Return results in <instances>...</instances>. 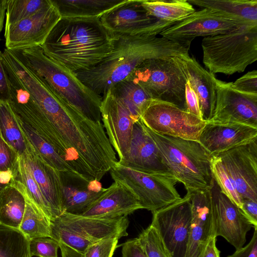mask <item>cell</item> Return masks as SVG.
I'll return each instance as SVG.
<instances>
[{
	"label": "cell",
	"mask_w": 257,
	"mask_h": 257,
	"mask_svg": "<svg viewBox=\"0 0 257 257\" xmlns=\"http://www.w3.org/2000/svg\"><path fill=\"white\" fill-rule=\"evenodd\" d=\"M112 36L113 49L107 56L93 68L75 73L85 85L101 97L127 79L144 61L181 57L189 54L190 47L162 36Z\"/></svg>",
	"instance_id": "1"
},
{
	"label": "cell",
	"mask_w": 257,
	"mask_h": 257,
	"mask_svg": "<svg viewBox=\"0 0 257 257\" xmlns=\"http://www.w3.org/2000/svg\"><path fill=\"white\" fill-rule=\"evenodd\" d=\"M41 47L46 56L76 73L93 68L107 56L113 37L99 18H61Z\"/></svg>",
	"instance_id": "2"
},
{
	"label": "cell",
	"mask_w": 257,
	"mask_h": 257,
	"mask_svg": "<svg viewBox=\"0 0 257 257\" xmlns=\"http://www.w3.org/2000/svg\"><path fill=\"white\" fill-rule=\"evenodd\" d=\"M40 81L89 119L101 122L102 97L75 73L46 56L41 46L12 51Z\"/></svg>",
	"instance_id": "3"
},
{
	"label": "cell",
	"mask_w": 257,
	"mask_h": 257,
	"mask_svg": "<svg viewBox=\"0 0 257 257\" xmlns=\"http://www.w3.org/2000/svg\"><path fill=\"white\" fill-rule=\"evenodd\" d=\"M142 123L163 162L178 182L183 184L186 191L210 189L213 181L212 156L199 142L161 135Z\"/></svg>",
	"instance_id": "4"
},
{
	"label": "cell",
	"mask_w": 257,
	"mask_h": 257,
	"mask_svg": "<svg viewBox=\"0 0 257 257\" xmlns=\"http://www.w3.org/2000/svg\"><path fill=\"white\" fill-rule=\"evenodd\" d=\"M201 46L203 63L210 73L242 72L257 60V25L205 37Z\"/></svg>",
	"instance_id": "5"
},
{
	"label": "cell",
	"mask_w": 257,
	"mask_h": 257,
	"mask_svg": "<svg viewBox=\"0 0 257 257\" xmlns=\"http://www.w3.org/2000/svg\"><path fill=\"white\" fill-rule=\"evenodd\" d=\"M128 224L127 216L101 219L64 212L51 221V237L83 253L102 239L127 236Z\"/></svg>",
	"instance_id": "6"
},
{
	"label": "cell",
	"mask_w": 257,
	"mask_h": 257,
	"mask_svg": "<svg viewBox=\"0 0 257 257\" xmlns=\"http://www.w3.org/2000/svg\"><path fill=\"white\" fill-rule=\"evenodd\" d=\"M127 79L141 86L152 99L186 110L187 80L174 57L146 60Z\"/></svg>",
	"instance_id": "7"
},
{
	"label": "cell",
	"mask_w": 257,
	"mask_h": 257,
	"mask_svg": "<svg viewBox=\"0 0 257 257\" xmlns=\"http://www.w3.org/2000/svg\"><path fill=\"white\" fill-rule=\"evenodd\" d=\"M109 171L113 180L127 185L138 198L142 208L152 213L181 198L175 187L178 182L171 173L140 171L117 161Z\"/></svg>",
	"instance_id": "8"
},
{
	"label": "cell",
	"mask_w": 257,
	"mask_h": 257,
	"mask_svg": "<svg viewBox=\"0 0 257 257\" xmlns=\"http://www.w3.org/2000/svg\"><path fill=\"white\" fill-rule=\"evenodd\" d=\"M140 119L157 134L197 142L207 122L174 104L153 99Z\"/></svg>",
	"instance_id": "9"
},
{
	"label": "cell",
	"mask_w": 257,
	"mask_h": 257,
	"mask_svg": "<svg viewBox=\"0 0 257 257\" xmlns=\"http://www.w3.org/2000/svg\"><path fill=\"white\" fill-rule=\"evenodd\" d=\"M257 25L217 10L204 8L176 22L159 35L172 41L190 46L197 37H208L235 31Z\"/></svg>",
	"instance_id": "10"
},
{
	"label": "cell",
	"mask_w": 257,
	"mask_h": 257,
	"mask_svg": "<svg viewBox=\"0 0 257 257\" xmlns=\"http://www.w3.org/2000/svg\"><path fill=\"white\" fill-rule=\"evenodd\" d=\"M151 225L157 230L172 257H185L191 223L190 192L152 212Z\"/></svg>",
	"instance_id": "11"
},
{
	"label": "cell",
	"mask_w": 257,
	"mask_h": 257,
	"mask_svg": "<svg viewBox=\"0 0 257 257\" xmlns=\"http://www.w3.org/2000/svg\"><path fill=\"white\" fill-rule=\"evenodd\" d=\"M143 1L124 0L100 17L102 24L112 35L134 36H157L176 23L150 16L143 6Z\"/></svg>",
	"instance_id": "12"
},
{
	"label": "cell",
	"mask_w": 257,
	"mask_h": 257,
	"mask_svg": "<svg viewBox=\"0 0 257 257\" xmlns=\"http://www.w3.org/2000/svg\"><path fill=\"white\" fill-rule=\"evenodd\" d=\"M209 192L214 236L223 237L236 249L241 248L253 225L241 209L221 191L213 177Z\"/></svg>",
	"instance_id": "13"
},
{
	"label": "cell",
	"mask_w": 257,
	"mask_h": 257,
	"mask_svg": "<svg viewBox=\"0 0 257 257\" xmlns=\"http://www.w3.org/2000/svg\"><path fill=\"white\" fill-rule=\"evenodd\" d=\"M207 122L257 127V94L238 91L233 88L231 82L217 79L215 109Z\"/></svg>",
	"instance_id": "14"
},
{
	"label": "cell",
	"mask_w": 257,
	"mask_h": 257,
	"mask_svg": "<svg viewBox=\"0 0 257 257\" xmlns=\"http://www.w3.org/2000/svg\"><path fill=\"white\" fill-rule=\"evenodd\" d=\"M61 19L58 10L52 3L34 15L5 27L6 49L16 51L41 46Z\"/></svg>",
	"instance_id": "15"
},
{
	"label": "cell",
	"mask_w": 257,
	"mask_h": 257,
	"mask_svg": "<svg viewBox=\"0 0 257 257\" xmlns=\"http://www.w3.org/2000/svg\"><path fill=\"white\" fill-rule=\"evenodd\" d=\"M214 155L233 179L242 200L257 202V139Z\"/></svg>",
	"instance_id": "16"
},
{
	"label": "cell",
	"mask_w": 257,
	"mask_h": 257,
	"mask_svg": "<svg viewBox=\"0 0 257 257\" xmlns=\"http://www.w3.org/2000/svg\"><path fill=\"white\" fill-rule=\"evenodd\" d=\"M100 113L108 140L121 162L130 147L135 122L130 113L113 91L102 96Z\"/></svg>",
	"instance_id": "17"
},
{
	"label": "cell",
	"mask_w": 257,
	"mask_h": 257,
	"mask_svg": "<svg viewBox=\"0 0 257 257\" xmlns=\"http://www.w3.org/2000/svg\"><path fill=\"white\" fill-rule=\"evenodd\" d=\"M143 209L133 191L118 180L114 182L81 215L101 219H115L127 216L135 211Z\"/></svg>",
	"instance_id": "18"
},
{
	"label": "cell",
	"mask_w": 257,
	"mask_h": 257,
	"mask_svg": "<svg viewBox=\"0 0 257 257\" xmlns=\"http://www.w3.org/2000/svg\"><path fill=\"white\" fill-rule=\"evenodd\" d=\"M209 190L189 191L192 218L185 257H203L207 243L215 237Z\"/></svg>",
	"instance_id": "19"
},
{
	"label": "cell",
	"mask_w": 257,
	"mask_h": 257,
	"mask_svg": "<svg viewBox=\"0 0 257 257\" xmlns=\"http://www.w3.org/2000/svg\"><path fill=\"white\" fill-rule=\"evenodd\" d=\"M117 162L122 166L140 171L172 174L163 162L156 145L145 130L140 118L134 123L125 159Z\"/></svg>",
	"instance_id": "20"
},
{
	"label": "cell",
	"mask_w": 257,
	"mask_h": 257,
	"mask_svg": "<svg viewBox=\"0 0 257 257\" xmlns=\"http://www.w3.org/2000/svg\"><path fill=\"white\" fill-rule=\"evenodd\" d=\"M174 58L198 97L202 119L209 121L215 107L217 78L202 67L193 56L188 54Z\"/></svg>",
	"instance_id": "21"
},
{
	"label": "cell",
	"mask_w": 257,
	"mask_h": 257,
	"mask_svg": "<svg viewBox=\"0 0 257 257\" xmlns=\"http://www.w3.org/2000/svg\"><path fill=\"white\" fill-rule=\"evenodd\" d=\"M257 139V127L237 123L207 122L199 142L211 155L247 144Z\"/></svg>",
	"instance_id": "22"
},
{
	"label": "cell",
	"mask_w": 257,
	"mask_h": 257,
	"mask_svg": "<svg viewBox=\"0 0 257 257\" xmlns=\"http://www.w3.org/2000/svg\"><path fill=\"white\" fill-rule=\"evenodd\" d=\"M27 142V149L21 156L48 203L54 220L63 213V190L60 172L41 160Z\"/></svg>",
	"instance_id": "23"
},
{
	"label": "cell",
	"mask_w": 257,
	"mask_h": 257,
	"mask_svg": "<svg viewBox=\"0 0 257 257\" xmlns=\"http://www.w3.org/2000/svg\"><path fill=\"white\" fill-rule=\"evenodd\" d=\"M63 190V213L81 215L105 191L100 181H88L67 172H60Z\"/></svg>",
	"instance_id": "24"
},
{
	"label": "cell",
	"mask_w": 257,
	"mask_h": 257,
	"mask_svg": "<svg viewBox=\"0 0 257 257\" xmlns=\"http://www.w3.org/2000/svg\"><path fill=\"white\" fill-rule=\"evenodd\" d=\"M124 0H51L61 18H100Z\"/></svg>",
	"instance_id": "25"
},
{
	"label": "cell",
	"mask_w": 257,
	"mask_h": 257,
	"mask_svg": "<svg viewBox=\"0 0 257 257\" xmlns=\"http://www.w3.org/2000/svg\"><path fill=\"white\" fill-rule=\"evenodd\" d=\"M17 118L28 143L41 160L59 172H67L78 176L52 145L40 135L29 124L18 117Z\"/></svg>",
	"instance_id": "26"
},
{
	"label": "cell",
	"mask_w": 257,
	"mask_h": 257,
	"mask_svg": "<svg viewBox=\"0 0 257 257\" xmlns=\"http://www.w3.org/2000/svg\"><path fill=\"white\" fill-rule=\"evenodd\" d=\"M26 207L25 196L11 183L0 194V224L19 229Z\"/></svg>",
	"instance_id": "27"
},
{
	"label": "cell",
	"mask_w": 257,
	"mask_h": 257,
	"mask_svg": "<svg viewBox=\"0 0 257 257\" xmlns=\"http://www.w3.org/2000/svg\"><path fill=\"white\" fill-rule=\"evenodd\" d=\"M13 183L21 189L26 199L24 214L19 230L29 240L38 237H51V220L30 200L21 185Z\"/></svg>",
	"instance_id": "28"
},
{
	"label": "cell",
	"mask_w": 257,
	"mask_h": 257,
	"mask_svg": "<svg viewBox=\"0 0 257 257\" xmlns=\"http://www.w3.org/2000/svg\"><path fill=\"white\" fill-rule=\"evenodd\" d=\"M192 5L215 10L237 18L257 23L256 0H188Z\"/></svg>",
	"instance_id": "29"
},
{
	"label": "cell",
	"mask_w": 257,
	"mask_h": 257,
	"mask_svg": "<svg viewBox=\"0 0 257 257\" xmlns=\"http://www.w3.org/2000/svg\"><path fill=\"white\" fill-rule=\"evenodd\" d=\"M142 5L148 13L166 22H176L195 12L187 0H143Z\"/></svg>",
	"instance_id": "30"
},
{
	"label": "cell",
	"mask_w": 257,
	"mask_h": 257,
	"mask_svg": "<svg viewBox=\"0 0 257 257\" xmlns=\"http://www.w3.org/2000/svg\"><path fill=\"white\" fill-rule=\"evenodd\" d=\"M130 113L134 121L138 120L150 96L139 84L126 79L110 88Z\"/></svg>",
	"instance_id": "31"
},
{
	"label": "cell",
	"mask_w": 257,
	"mask_h": 257,
	"mask_svg": "<svg viewBox=\"0 0 257 257\" xmlns=\"http://www.w3.org/2000/svg\"><path fill=\"white\" fill-rule=\"evenodd\" d=\"M0 136L19 156L27 149L26 137L8 102H0Z\"/></svg>",
	"instance_id": "32"
},
{
	"label": "cell",
	"mask_w": 257,
	"mask_h": 257,
	"mask_svg": "<svg viewBox=\"0 0 257 257\" xmlns=\"http://www.w3.org/2000/svg\"><path fill=\"white\" fill-rule=\"evenodd\" d=\"M13 181L21 185L30 200L51 221L54 220L48 203L21 156H19L18 171Z\"/></svg>",
	"instance_id": "33"
},
{
	"label": "cell",
	"mask_w": 257,
	"mask_h": 257,
	"mask_svg": "<svg viewBox=\"0 0 257 257\" xmlns=\"http://www.w3.org/2000/svg\"><path fill=\"white\" fill-rule=\"evenodd\" d=\"M0 257H32L29 239L19 229L0 224Z\"/></svg>",
	"instance_id": "34"
},
{
	"label": "cell",
	"mask_w": 257,
	"mask_h": 257,
	"mask_svg": "<svg viewBox=\"0 0 257 257\" xmlns=\"http://www.w3.org/2000/svg\"><path fill=\"white\" fill-rule=\"evenodd\" d=\"M51 4V0H8L5 27L29 18Z\"/></svg>",
	"instance_id": "35"
},
{
	"label": "cell",
	"mask_w": 257,
	"mask_h": 257,
	"mask_svg": "<svg viewBox=\"0 0 257 257\" xmlns=\"http://www.w3.org/2000/svg\"><path fill=\"white\" fill-rule=\"evenodd\" d=\"M211 169L212 176L221 191L241 209L242 200L237 191L235 183L220 158L216 155L212 156Z\"/></svg>",
	"instance_id": "36"
},
{
	"label": "cell",
	"mask_w": 257,
	"mask_h": 257,
	"mask_svg": "<svg viewBox=\"0 0 257 257\" xmlns=\"http://www.w3.org/2000/svg\"><path fill=\"white\" fill-rule=\"evenodd\" d=\"M148 257H172L156 229L151 224L137 237Z\"/></svg>",
	"instance_id": "37"
},
{
	"label": "cell",
	"mask_w": 257,
	"mask_h": 257,
	"mask_svg": "<svg viewBox=\"0 0 257 257\" xmlns=\"http://www.w3.org/2000/svg\"><path fill=\"white\" fill-rule=\"evenodd\" d=\"M59 242L51 237H38L29 240L31 256L58 257Z\"/></svg>",
	"instance_id": "38"
},
{
	"label": "cell",
	"mask_w": 257,
	"mask_h": 257,
	"mask_svg": "<svg viewBox=\"0 0 257 257\" xmlns=\"http://www.w3.org/2000/svg\"><path fill=\"white\" fill-rule=\"evenodd\" d=\"M19 155L0 136V173H9L15 177L18 167Z\"/></svg>",
	"instance_id": "39"
},
{
	"label": "cell",
	"mask_w": 257,
	"mask_h": 257,
	"mask_svg": "<svg viewBox=\"0 0 257 257\" xmlns=\"http://www.w3.org/2000/svg\"><path fill=\"white\" fill-rule=\"evenodd\" d=\"M119 238H106L88 246L84 252V257H112L117 247Z\"/></svg>",
	"instance_id": "40"
},
{
	"label": "cell",
	"mask_w": 257,
	"mask_h": 257,
	"mask_svg": "<svg viewBox=\"0 0 257 257\" xmlns=\"http://www.w3.org/2000/svg\"><path fill=\"white\" fill-rule=\"evenodd\" d=\"M232 86L243 93L257 94V71L253 70L248 72L232 82Z\"/></svg>",
	"instance_id": "41"
},
{
	"label": "cell",
	"mask_w": 257,
	"mask_h": 257,
	"mask_svg": "<svg viewBox=\"0 0 257 257\" xmlns=\"http://www.w3.org/2000/svg\"><path fill=\"white\" fill-rule=\"evenodd\" d=\"M185 98L186 111L202 119L198 97L188 81L186 84Z\"/></svg>",
	"instance_id": "42"
},
{
	"label": "cell",
	"mask_w": 257,
	"mask_h": 257,
	"mask_svg": "<svg viewBox=\"0 0 257 257\" xmlns=\"http://www.w3.org/2000/svg\"><path fill=\"white\" fill-rule=\"evenodd\" d=\"M122 245V257H148L137 237L128 240Z\"/></svg>",
	"instance_id": "43"
},
{
	"label": "cell",
	"mask_w": 257,
	"mask_h": 257,
	"mask_svg": "<svg viewBox=\"0 0 257 257\" xmlns=\"http://www.w3.org/2000/svg\"><path fill=\"white\" fill-rule=\"evenodd\" d=\"M226 257H257V227L254 228L253 235L247 245Z\"/></svg>",
	"instance_id": "44"
},
{
	"label": "cell",
	"mask_w": 257,
	"mask_h": 257,
	"mask_svg": "<svg viewBox=\"0 0 257 257\" xmlns=\"http://www.w3.org/2000/svg\"><path fill=\"white\" fill-rule=\"evenodd\" d=\"M241 210L252 224L257 227V202L249 199L242 200Z\"/></svg>",
	"instance_id": "45"
},
{
	"label": "cell",
	"mask_w": 257,
	"mask_h": 257,
	"mask_svg": "<svg viewBox=\"0 0 257 257\" xmlns=\"http://www.w3.org/2000/svg\"><path fill=\"white\" fill-rule=\"evenodd\" d=\"M3 52L0 51V102H8L10 100L9 85L2 62Z\"/></svg>",
	"instance_id": "46"
},
{
	"label": "cell",
	"mask_w": 257,
	"mask_h": 257,
	"mask_svg": "<svg viewBox=\"0 0 257 257\" xmlns=\"http://www.w3.org/2000/svg\"><path fill=\"white\" fill-rule=\"evenodd\" d=\"M216 237H212L205 247L203 257H220V251L216 245Z\"/></svg>",
	"instance_id": "47"
},
{
	"label": "cell",
	"mask_w": 257,
	"mask_h": 257,
	"mask_svg": "<svg viewBox=\"0 0 257 257\" xmlns=\"http://www.w3.org/2000/svg\"><path fill=\"white\" fill-rule=\"evenodd\" d=\"M62 257H84L83 254L59 242Z\"/></svg>",
	"instance_id": "48"
},
{
	"label": "cell",
	"mask_w": 257,
	"mask_h": 257,
	"mask_svg": "<svg viewBox=\"0 0 257 257\" xmlns=\"http://www.w3.org/2000/svg\"><path fill=\"white\" fill-rule=\"evenodd\" d=\"M8 0H0V34L3 29Z\"/></svg>",
	"instance_id": "49"
},
{
	"label": "cell",
	"mask_w": 257,
	"mask_h": 257,
	"mask_svg": "<svg viewBox=\"0 0 257 257\" xmlns=\"http://www.w3.org/2000/svg\"><path fill=\"white\" fill-rule=\"evenodd\" d=\"M8 184H6L4 183L1 180H0V194L2 193V192L3 191L4 189L9 185Z\"/></svg>",
	"instance_id": "50"
}]
</instances>
